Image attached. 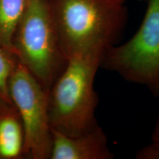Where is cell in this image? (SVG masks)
I'll use <instances>...</instances> for the list:
<instances>
[{"mask_svg": "<svg viewBox=\"0 0 159 159\" xmlns=\"http://www.w3.org/2000/svg\"><path fill=\"white\" fill-rule=\"evenodd\" d=\"M60 44L74 55L116 44L127 13L122 0H49Z\"/></svg>", "mask_w": 159, "mask_h": 159, "instance_id": "obj_1", "label": "cell"}, {"mask_svg": "<svg viewBox=\"0 0 159 159\" xmlns=\"http://www.w3.org/2000/svg\"><path fill=\"white\" fill-rule=\"evenodd\" d=\"M105 51L94 49L69 57L48 91L51 128L77 136L98 126V96L94 83Z\"/></svg>", "mask_w": 159, "mask_h": 159, "instance_id": "obj_2", "label": "cell"}, {"mask_svg": "<svg viewBox=\"0 0 159 159\" xmlns=\"http://www.w3.org/2000/svg\"><path fill=\"white\" fill-rule=\"evenodd\" d=\"M13 53L49 91L67 63L49 0H29L13 37Z\"/></svg>", "mask_w": 159, "mask_h": 159, "instance_id": "obj_3", "label": "cell"}, {"mask_svg": "<svg viewBox=\"0 0 159 159\" xmlns=\"http://www.w3.org/2000/svg\"><path fill=\"white\" fill-rule=\"evenodd\" d=\"M100 67L146 86L159 97V0H150L140 27L128 41L104 52Z\"/></svg>", "mask_w": 159, "mask_h": 159, "instance_id": "obj_4", "label": "cell"}, {"mask_svg": "<svg viewBox=\"0 0 159 159\" xmlns=\"http://www.w3.org/2000/svg\"><path fill=\"white\" fill-rule=\"evenodd\" d=\"M8 86L11 102L16 108L23 125L24 156L32 159L50 158L52 128L48 91L19 61Z\"/></svg>", "mask_w": 159, "mask_h": 159, "instance_id": "obj_5", "label": "cell"}, {"mask_svg": "<svg viewBox=\"0 0 159 159\" xmlns=\"http://www.w3.org/2000/svg\"><path fill=\"white\" fill-rule=\"evenodd\" d=\"M114 155L100 126L77 136L52 128L51 159H112Z\"/></svg>", "mask_w": 159, "mask_h": 159, "instance_id": "obj_6", "label": "cell"}, {"mask_svg": "<svg viewBox=\"0 0 159 159\" xmlns=\"http://www.w3.org/2000/svg\"><path fill=\"white\" fill-rule=\"evenodd\" d=\"M25 134L22 122L12 102L0 99V159L24 156Z\"/></svg>", "mask_w": 159, "mask_h": 159, "instance_id": "obj_7", "label": "cell"}, {"mask_svg": "<svg viewBox=\"0 0 159 159\" xmlns=\"http://www.w3.org/2000/svg\"><path fill=\"white\" fill-rule=\"evenodd\" d=\"M29 0H0V47L13 53V37Z\"/></svg>", "mask_w": 159, "mask_h": 159, "instance_id": "obj_8", "label": "cell"}, {"mask_svg": "<svg viewBox=\"0 0 159 159\" xmlns=\"http://www.w3.org/2000/svg\"><path fill=\"white\" fill-rule=\"evenodd\" d=\"M16 56L0 47V99L11 102L9 94V80L18 63Z\"/></svg>", "mask_w": 159, "mask_h": 159, "instance_id": "obj_9", "label": "cell"}, {"mask_svg": "<svg viewBox=\"0 0 159 159\" xmlns=\"http://www.w3.org/2000/svg\"><path fill=\"white\" fill-rule=\"evenodd\" d=\"M136 159H159V141L152 142L138 151Z\"/></svg>", "mask_w": 159, "mask_h": 159, "instance_id": "obj_10", "label": "cell"}, {"mask_svg": "<svg viewBox=\"0 0 159 159\" xmlns=\"http://www.w3.org/2000/svg\"><path fill=\"white\" fill-rule=\"evenodd\" d=\"M156 141H159V117L157 119L156 124L155 125L152 134V142H156Z\"/></svg>", "mask_w": 159, "mask_h": 159, "instance_id": "obj_11", "label": "cell"}, {"mask_svg": "<svg viewBox=\"0 0 159 159\" xmlns=\"http://www.w3.org/2000/svg\"><path fill=\"white\" fill-rule=\"evenodd\" d=\"M123 2H125V1H126V0H122Z\"/></svg>", "mask_w": 159, "mask_h": 159, "instance_id": "obj_12", "label": "cell"}]
</instances>
